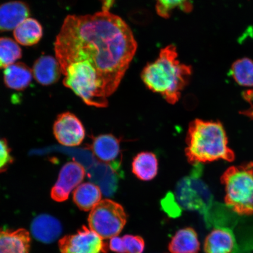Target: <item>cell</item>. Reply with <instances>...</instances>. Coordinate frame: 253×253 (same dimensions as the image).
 <instances>
[{"mask_svg": "<svg viewBox=\"0 0 253 253\" xmlns=\"http://www.w3.org/2000/svg\"><path fill=\"white\" fill-rule=\"evenodd\" d=\"M124 208L110 199H104L91 211L88 226L103 239H112L122 232L126 222Z\"/></svg>", "mask_w": 253, "mask_h": 253, "instance_id": "8992f818", "label": "cell"}, {"mask_svg": "<svg viewBox=\"0 0 253 253\" xmlns=\"http://www.w3.org/2000/svg\"><path fill=\"white\" fill-rule=\"evenodd\" d=\"M33 76L43 86H49L59 80L62 74L61 66L56 58L51 56H42L35 62Z\"/></svg>", "mask_w": 253, "mask_h": 253, "instance_id": "4fadbf2b", "label": "cell"}, {"mask_svg": "<svg viewBox=\"0 0 253 253\" xmlns=\"http://www.w3.org/2000/svg\"><path fill=\"white\" fill-rule=\"evenodd\" d=\"M163 208L166 212L172 217L178 216L181 213V209L175 201L172 193H169L162 202Z\"/></svg>", "mask_w": 253, "mask_h": 253, "instance_id": "4316f807", "label": "cell"}, {"mask_svg": "<svg viewBox=\"0 0 253 253\" xmlns=\"http://www.w3.org/2000/svg\"><path fill=\"white\" fill-rule=\"evenodd\" d=\"M31 243L26 229H0V253H30Z\"/></svg>", "mask_w": 253, "mask_h": 253, "instance_id": "7c38bea8", "label": "cell"}, {"mask_svg": "<svg viewBox=\"0 0 253 253\" xmlns=\"http://www.w3.org/2000/svg\"><path fill=\"white\" fill-rule=\"evenodd\" d=\"M73 199L81 211H91L102 201V191L94 183H82L75 190Z\"/></svg>", "mask_w": 253, "mask_h": 253, "instance_id": "d6986e66", "label": "cell"}, {"mask_svg": "<svg viewBox=\"0 0 253 253\" xmlns=\"http://www.w3.org/2000/svg\"><path fill=\"white\" fill-rule=\"evenodd\" d=\"M116 0H102L103 10L109 11V9L114 4Z\"/></svg>", "mask_w": 253, "mask_h": 253, "instance_id": "f1b7e54d", "label": "cell"}, {"mask_svg": "<svg viewBox=\"0 0 253 253\" xmlns=\"http://www.w3.org/2000/svg\"><path fill=\"white\" fill-rule=\"evenodd\" d=\"M169 249L170 253H198L200 243L197 232L191 227L178 230L170 240Z\"/></svg>", "mask_w": 253, "mask_h": 253, "instance_id": "e0dca14e", "label": "cell"}, {"mask_svg": "<svg viewBox=\"0 0 253 253\" xmlns=\"http://www.w3.org/2000/svg\"><path fill=\"white\" fill-rule=\"evenodd\" d=\"M225 202L237 213L253 214V163L231 167L221 177Z\"/></svg>", "mask_w": 253, "mask_h": 253, "instance_id": "277c9868", "label": "cell"}, {"mask_svg": "<svg viewBox=\"0 0 253 253\" xmlns=\"http://www.w3.org/2000/svg\"><path fill=\"white\" fill-rule=\"evenodd\" d=\"M193 0H156V10L160 17L168 18L173 9L178 8L185 12L192 10Z\"/></svg>", "mask_w": 253, "mask_h": 253, "instance_id": "cb8c5ba5", "label": "cell"}, {"mask_svg": "<svg viewBox=\"0 0 253 253\" xmlns=\"http://www.w3.org/2000/svg\"><path fill=\"white\" fill-rule=\"evenodd\" d=\"M29 6L23 1H12L0 5V33L15 30L29 18Z\"/></svg>", "mask_w": 253, "mask_h": 253, "instance_id": "8fae6325", "label": "cell"}, {"mask_svg": "<svg viewBox=\"0 0 253 253\" xmlns=\"http://www.w3.org/2000/svg\"><path fill=\"white\" fill-rule=\"evenodd\" d=\"M109 248L110 251L116 253H125L122 237L115 236L110 239Z\"/></svg>", "mask_w": 253, "mask_h": 253, "instance_id": "83f0119b", "label": "cell"}, {"mask_svg": "<svg viewBox=\"0 0 253 253\" xmlns=\"http://www.w3.org/2000/svg\"><path fill=\"white\" fill-rule=\"evenodd\" d=\"M33 71L27 65L17 62L8 66L4 71L5 86L15 90L25 89L33 80Z\"/></svg>", "mask_w": 253, "mask_h": 253, "instance_id": "2e32d148", "label": "cell"}, {"mask_svg": "<svg viewBox=\"0 0 253 253\" xmlns=\"http://www.w3.org/2000/svg\"><path fill=\"white\" fill-rule=\"evenodd\" d=\"M199 164H196L190 175L177 183L173 195L180 208L206 214L210 210L213 197L207 185L200 178L202 167Z\"/></svg>", "mask_w": 253, "mask_h": 253, "instance_id": "5b68a950", "label": "cell"}, {"mask_svg": "<svg viewBox=\"0 0 253 253\" xmlns=\"http://www.w3.org/2000/svg\"><path fill=\"white\" fill-rule=\"evenodd\" d=\"M122 239L125 253H143L145 242L141 237L126 235Z\"/></svg>", "mask_w": 253, "mask_h": 253, "instance_id": "d4e9b609", "label": "cell"}, {"mask_svg": "<svg viewBox=\"0 0 253 253\" xmlns=\"http://www.w3.org/2000/svg\"><path fill=\"white\" fill-rule=\"evenodd\" d=\"M53 131L59 143L67 147L78 146L85 137L83 125L74 114L70 112L60 114L57 117Z\"/></svg>", "mask_w": 253, "mask_h": 253, "instance_id": "ba28073f", "label": "cell"}, {"mask_svg": "<svg viewBox=\"0 0 253 253\" xmlns=\"http://www.w3.org/2000/svg\"><path fill=\"white\" fill-rule=\"evenodd\" d=\"M13 162L14 158L7 141L0 137V173L6 171Z\"/></svg>", "mask_w": 253, "mask_h": 253, "instance_id": "484cf974", "label": "cell"}, {"mask_svg": "<svg viewBox=\"0 0 253 253\" xmlns=\"http://www.w3.org/2000/svg\"><path fill=\"white\" fill-rule=\"evenodd\" d=\"M22 50L15 41L0 38V69H5L21 58Z\"/></svg>", "mask_w": 253, "mask_h": 253, "instance_id": "7402d4cb", "label": "cell"}, {"mask_svg": "<svg viewBox=\"0 0 253 253\" xmlns=\"http://www.w3.org/2000/svg\"><path fill=\"white\" fill-rule=\"evenodd\" d=\"M58 245L61 253H102L107 249L102 237L84 226L77 233L63 237Z\"/></svg>", "mask_w": 253, "mask_h": 253, "instance_id": "52a82bcc", "label": "cell"}, {"mask_svg": "<svg viewBox=\"0 0 253 253\" xmlns=\"http://www.w3.org/2000/svg\"><path fill=\"white\" fill-rule=\"evenodd\" d=\"M235 245L233 232L227 228H217L209 234L204 243L205 253H231Z\"/></svg>", "mask_w": 253, "mask_h": 253, "instance_id": "9a60e30c", "label": "cell"}, {"mask_svg": "<svg viewBox=\"0 0 253 253\" xmlns=\"http://www.w3.org/2000/svg\"><path fill=\"white\" fill-rule=\"evenodd\" d=\"M231 73L239 84L253 87V61L252 59L243 58L237 60L233 63Z\"/></svg>", "mask_w": 253, "mask_h": 253, "instance_id": "603a6c76", "label": "cell"}, {"mask_svg": "<svg viewBox=\"0 0 253 253\" xmlns=\"http://www.w3.org/2000/svg\"><path fill=\"white\" fill-rule=\"evenodd\" d=\"M122 174L103 163L96 168L92 176L104 194L112 197L118 190L119 178L122 176Z\"/></svg>", "mask_w": 253, "mask_h": 253, "instance_id": "44dd1931", "label": "cell"}, {"mask_svg": "<svg viewBox=\"0 0 253 253\" xmlns=\"http://www.w3.org/2000/svg\"><path fill=\"white\" fill-rule=\"evenodd\" d=\"M90 150L98 160L122 173L120 141L112 134H102L94 137Z\"/></svg>", "mask_w": 253, "mask_h": 253, "instance_id": "30bf717a", "label": "cell"}, {"mask_svg": "<svg viewBox=\"0 0 253 253\" xmlns=\"http://www.w3.org/2000/svg\"><path fill=\"white\" fill-rule=\"evenodd\" d=\"M177 58L176 47L168 46L161 50L156 61L145 66L141 74L145 84L170 104L178 102L192 74L191 66L182 64Z\"/></svg>", "mask_w": 253, "mask_h": 253, "instance_id": "7a4b0ae2", "label": "cell"}, {"mask_svg": "<svg viewBox=\"0 0 253 253\" xmlns=\"http://www.w3.org/2000/svg\"><path fill=\"white\" fill-rule=\"evenodd\" d=\"M61 231L59 221L47 214L37 216L31 225V232L35 238L45 243L54 241L59 236Z\"/></svg>", "mask_w": 253, "mask_h": 253, "instance_id": "5bb4252c", "label": "cell"}, {"mask_svg": "<svg viewBox=\"0 0 253 253\" xmlns=\"http://www.w3.org/2000/svg\"><path fill=\"white\" fill-rule=\"evenodd\" d=\"M85 173L84 166L77 162H69L63 166L50 192L53 200L58 202L67 200L73 190L84 181Z\"/></svg>", "mask_w": 253, "mask_h": 253, "instance_id": "9c48e42d", "label": "cell"}, {"mask_svg": "<svg viewBox=\"0 0 253 253\" xmlns=\"http://www.w3.org/2000/svg\"><path fill=\"white\" fill-rule=\"evenodd\" d=\"M158 170L157 157L150 152H142L132 161V173L142 181H148L153 179L157 175Z\"/></svg>", "mask_w": 253, "mask_h": 253, "instance_id": "ffe728a7", "label": "cell"}, {"mask_svg": "<svg viewBox=\"0 0 253 253\" xmlns=\"http://www.w3.org/2000/svg\"><path fill=\"white\" fill-rule=\"evenodd\" d=\"M186 142V156L192 164L235 159V153L227 144L225 130L219 122L195 120L189 124Z\"/></svg>", "mask_w": 253, "mask_h": 253, "instance_id": "3957f363", "label": "cell"}, {"mask_svg": "<svg viewBox=\"0 0 253 253\" xmlns=\"http://www.w3.org/2000/svg\"><path fill=\"white\" fill-rule=\"evenodd\" d=\"M14 37L16 42L25 46L36 45L43 37V28L36 19L28 18L15 28Z\"/></svg>", "mask_w": 253, "mask_h": 253, "instance_id": "ac0fdd59", "label": "cell"}, {"mask_svg": "<svg viewBox=\"0 0 253 253\" xmlns=\"http://www.w3.org/2000/svg\"><path fill=\"white\" fill-rule=\"evenodd\" d=\"M137 47L130 28L109 11L67 16L55 42L63 84L87 105L107 107Z\"/></svg>", "mask_w": 253, "mask_h": 253, "instance_id": "6da1fadb", "label": "cell"}]
</instances>
